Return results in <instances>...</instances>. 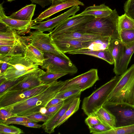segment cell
Listing matches in <instances>:
<instances>
[{"mask_svg": "<svg viewBox=\"0 0 134 134\" xmlns=\"http://www.w3.org/2000/svg\"><path fill=\"white\" fill-rule=\"evenodd\" d=\"M65 83L57 80L51 82L45 90L28 99L3 108L16 115L25 116L39 113L40 108L55 98Z\"/></svg>", "mask_w": 134, "mask_h": 134, "instance_id": "1", "label": "cell"}, {"mask_svg": "<svg viewBox=\"0 0 134 134\" xmlns=\"http://www.w3.org/2000/svg\"><path fill=\"white\" fill-rule=\"evenodd\" d=\"M119 17L115 9L109 16L95 18L76 31L121 40L118 26Z\"/></svg>", "mask_w": 134, "mask_h": 134, "instance_id": "2", "label": "cell"}, {"mask_svg": "<svg viewBox=\"0 0 134 134\" xmlns=\"http://www.w3.org/2000/svg\"><path fill=\"white\" fill-rule=\"evenodd\" d=\"M121 75L104 103H124L134 105V64Z\"/></svg>", "mask_w": 134, "mask_h": 134, "instance_id": "3", "label": "cell"}, {"mask_svg": "<svg viewBox=\"0 0 134 134\" xmlns=\"http://www.w3.org/2000/svg\"><path fill=\"white\" fill-rule=\"evenodd\" d=\"M121 75H116L83 99L82 109L87 116L103 106L108 97L120 79Z\"/></svg>", "mask_w": 134, "mask_h": 134, "instance_id": "4", "label": "cell"}, {"mask_svg": "<svg viewBox=\"0 0 134 134\" xmlns=\"http://www.w3.org/2000/svg\"><path fill=\"white\" fill-rule=\"evenodd\" d=\"M45 60L41 68L46 71L54 73H66L72 75L76 73L78 69L70 59L54 54L43 52Z\"/></svg>", "mask_w": 134, "mask_h": 134, "instance_id": "5", "label": "cell"}, {"mask_svg": "<svg viewBox=\"0 0 134 134\" xmlns=\"http://www.w3.org/2000/svg\"><path fill=\"white\" fill-rule=\"evenodd\" d=\"M103 106L115 116V128L134 124V105L118 103H105Z\"/></svg>", "mask_w": 134, "mask_h": 134, "instance_id": "6", "label": "cell"}, {"mask_svg": "<svg viewBox=\"0 0 134 134\" xmlns=\"http://www.w3.org/2000/svg\"><path fill=\"white\" fill-rule=\"evenodd\" d=\"M51 83H44L30 89L7 90L0 94V108L9 106L37 95L47 89Z\"/></svg>", "mask_w": 134, "mask_h": 134, "instance_id": "7", "label": "cell"}, {"mask_svg": "<svg viewBox=\"0 0 134 134\" xmlns=\"http://www.w3.org/2000/svg\"><path fill=\"white\" fill-rule=\"evenodd\" d=\"M29 35L26 36L27 43H32L42 52L51 53L68 59H70L64 53L60 51L52 41L50 34L37 31H30Z\"/></svg>", "mask_w": 134, "mask_h": 134, "instance_id": "8", "label": "cell"}, {"mask_svg": "<svg viewBox=\"0 0 134 134\" xmlns=\"http://www.w3.org/2000/svg\"><path fill=\"white\" fill-rule=\"evenodd\" d=\"M99 80L97 69H92L73 78L65 81L60 92L78 89L82 92L92 87Z\"/></svg>", "mask_w": 134, "mask_h": 134, "instance_id": "9", "label": "cell"}, {"mask_svg": "<svg viewBox=\"0 0 134 134\" xmlns=\"http://www.w3.org/2000/svg\"><path fill=\"white\" fill-rule=\"evenodd\" d=\"M80 9V7L78 5L73 6L66 12L53 18L43 21L32 22L30 29L43 32L47 31L50 33L53 28L70 16L75 15Z\"/></svg>", "mask_w": 134, "mask_h": 134, "instance_id": "10", "label": "cell"}, {"mask_svg": "<svg viewBox=\"0 0 134 134\" xmlns=\"http://www.w3.org/2000/svg\"><path fill=\"white\" fill-rule=\"evenodd\" d=\"M95 17L90 15L69 17L57 26L50 34V36L76 31Z\"/></svg>", "mask_w": 134, "mask_h": 134, "instance_id": "11", "label": "cell"}, {"mask_svg": "<svg viewBox=\"0 0 134 134\" xmlns=\"http://www.w3.org/2000/svg\"><path fill=\"white\" fill-rule=\"evenodd\" d=\"M45 72L39 68L25 74L23 75V78L21 80L7 90H19L30 89L44 84L40 77Z\"/></svg>", "mask_w": 134, "mask_h": 134, "instance_id": "12", "label": "cell"}, {"mask_svg": "<svg viewBox=\"0 0 134 134\" xmlns=\"http://www.w3.org/2000/svg\"><path fill=\"white\" fill-rule=\"evenodd\" d=\"M0 5V22L5 24L9 28L16 31L20 35L29 33L32 22L20 20L11 18L5 13L3 3Z\"/></svg>", "mask_w": 134, "mask_h": 134, "instance_id": "13", "label": "cell"}, {"mask_svg": "<svg viewBox=\"0 0 134 134\" xmlns=\"http://www.w3.org/2000/svg\"><path fill=\"white\" fill-rule=\"evenodd\" d=\"M80 96V95H78L73 96L64 100L63 105L55 113L49 117L47 120L42 125V127L46 132L50 134L54 132V127L56 124L70 107L74 99Z\"/></svg>", "mask_w": 134, "mask_h": 134, "instance_id": "14", "label": "cell"}, {"mask_svg": "<svg viewBox=\"0 0 134 134\" xmlns=\"http://www.w3.org/2000/svg\"><path fill=\"white\" fill-rule=\"evenodd\" d=\"M52 42L61 51L65 53L79 49H86L94 41H82L69 39L51 38Z\"/></svg>", "mask_w": 134, "mask_h": 134, "instance_id": "15", "label": "cell"}, {"mask_svg": "<svg viewBox=\"0 0 134 134\" xmlns=\"http://www.w3.org/2000/svg\"><path fill=\"white\" fill-rule=\"evenodd\" d=\"M76 5L83 6L84 4L79 0H67L54 6H50L32 21L33 23L41 21L60 11Z\"/></svg>", "mask_w": 134, "mask_h": 134, "instance_id": "16", "label": "cell"}, {"mask_svg": "<svg viewBox=\"0 0 134 134\" xmlns=\"http://www.w3.org/2000/svg\"><path fill=\"white\" fill-rule=\"evenodd\" d=\"M123 44V51L120 60L117 66L113 70L116 75H121L126 71L134 53V42L128 44Z\"/></svg>", "mask_w": 134, "mask_h": 134, "instance_id": "17", "label": "cell"}, {"mask_svg": "<svg viewBox=\"0 0 134 134\" xmlns=\"http://www.w3.org/2000/svg\"><path fill=\"white\" fill-rule=\"evenodd\" d=\"M8 56V68H12L19 71L37 70L39 68L38 65L26 61L23 54H16Z\"/></svg>", "mask_w": 134, "mask_h": 134, "instance_id": "18", "label": "cell"}, {"mask_svg": "<svg viewBox=\"0 0 134 134\" xmlns=\"http://www.w3.org/2000/svg\"><path fill=\"white\" fill-rule=\"evenodd\" d=\"M50 36L51 38L73 40L82 41H94L106 37L84 34L76 31L66 32Z\"/></svg>", "mask_w": 134, "mask_h": 134, "instance_id": "19", "label": "cell"}, {"mask_svg": "<svg viewBox=\"0 0 134 134\" xmlns=\"http://www.w3.org/2000/svg\"><path fill=\"white\" fill-rule=\"evenodd\" d=\"M113 10L104 4L99 5H95L89 6L80 13L72 16L73 17L84 15H90L96 18L106 17L111 13Z\"/></svg>", "mask_w": 134, "mask_h": 134, "instance_id": "20", "label": "cell"}, {"mask_svg": "<svg viewBox=\"0 0 134 134\" xmlns=\"http://www.w3.org/2000/svg\"><path fill=\"white\" fill-rule=\"evenodd\" d=\"M23 55L26 61L41 66L45 59L43 53L31 43L26 45Z\"/></svg>", "mask_w": 134, "mask_h": 134, "instance_id": "21", "label": "cell"}, {"mask_svg": "<svg viewBox=\"0 0 134 134\" xmlns=\"http://www.w3.org/2000/svg\"><path fill=\"white\" fill-rule=\"evenodd\" d=\"M71 54H82L92 56L105 60L111 65L114 64V60L110 52L107 48L103 50H91L82 49L67 53Z\"/></svg>", "mask_w": 134, "mask_h": 134, "instance_id": "22", "label": "cell"}, {"mask_svg": "<svg viewBox=\"0 0 134 134\" xmlns=\"http://www.w3.org/2000/svg\"><path fill=\"white\" fill-rule=\"evenodd\" d=\"M0 40L16 41L26 44L27 43L25 36H21L16 31L10 29L1 22H0Z\"/></svg>", "mask_w": 134, "mask_h": 134, "instance_id": "23", "label": "cell"}, {"mask_svg": "<svg viewBox=\"0 0 134 134\" xmlns=\"http://www.w3.org/2000/svg\"><path fill=\"white\" fill-rule=\"evenodd\" d=\"M36 5L31 4L27 5L20 10L12 14L9 17L16 20L31 21L34 15Z\"/></svg>", "mask_w": 134, "mask_h": 134, "instance_id": "24", "label": "cell"}, {"mask_svg": "<svg viewBox=\"0 0 134 134\" xmlns=\"http://www.w3.org/2000/svg\"><path fill=\"white\" fill-rule=\"evenodd\" d=\"M124 44L120 40L110 38L108 47L114 60V68L118 65L123 49Z\"/></svg>", "mask_w": 134, "mask_h": 134, "instance_id": "25", "label": "cell"}, {"mask_svg": "<svg viewBox=\"0 0 134 134\" xmlns=\"http://www.w3.org/2000/svg\"><path fill=\"white\" fill-rule=\"evenodd\" d=\"M93 114L103 123L111 127L115 128V118L109 111L102 106Z\"/></svg>", "mask_w": 134, "mask_h": 134, "instance_id": "26", "label": "cell"}, {"mask_svg": "<svg viewBox=\"0 0 134 134\" xmlns=\"http://www.w3.org/2000/svg\"><path fill=\"white\" fill-rule=\"evenodd\" d=\"M80 101V96L77 97L74 99L70 107L55 124V129L63 124L79 110Z\"/></svg>", "mask_w": 134, "mask_h": 134, "instance_id": "27", "label": "cell"}, {"mask_svg": "<svg viewBox=\"0 0 134 134\" xmlns=\"http://www.w3.org/2000/svg\"><path fill=\"white\" fill-rule=\"evenodd\" d=\"M26 46L22 44L13 46H0V55L10 56L16 54H23Z\"/></svg>", "mask_w": 134, "mask_h": 134, "instance_id": "28", "label": "cell"}, {"mask_svg": "<svg viewBox=\"0 0 134 134\" xmlns=\"http://www.w3.org/2000/svg\"><path fill=\"white\" fill-rule=\"evenodd\" d=\"M118 26L119 31L122 29H134V20L125 13L119 16Z\"/></svg>", "mask_w": 134, "mask_h": 134, "instance_id": "29", "label": "cell"}, {"mask_svg": "<svg viewBox=\"0 0 134 134\" xmlns=\"http://www.w3.org/2000/svg\"><path fill=\"white\" fill-rule=\"evenodd\" d=\"M134 134V124L112 129L101 134Z\"/></svg>", "mask_w": 134, "mask_h": 134, "instance_id": "30", "label": "cell"}, {"mask_svg": "<svg viewBox=\"0 0 134 134\" xmlns=\"http://www.w3.org/2000/svg\"><path fill=\"white\" fill-rule=\"evenodd\" d=\"M119 35L121 41L124 44L134 42V29L121 30L119 31Z\"/></svg>", "mask_w": 134, "mask_h": 134, "instance_id": "31", "label": "cell"}, {"mask_svg": "<svg viewBox=\"0 0 134 134\" xmlns=\"http://www.w3.org/2000/svg\"><path fill=\"white\" fill-rule=\"evenodd\" d=\"M66 75V73H54L46 71L41 76L40 78L44 83L48 84Z\"/></svg>", "mask_w": 134, "mask_h": 134, "instance_id": "32", "label": "cell"}, {"mask_svg": "<svg viewBox=\"0 0 134 134\" xmlns=\"http://www.w3.org/2000/svg\"><path fill=\"white\" fill-rule=\"evenodd\" d=\"M24 133L23 130L16 127L0 123V134H20Z\"/></svg>", "mask_w": 134, "mask_h": 134, "instance_id": "33", "label": "cell"}, {"mask_svg": "<svg viewBox=\"0 0 134 134\" xmlns=\"http://www.w3.org/2000/svg\"><path fill=\"white\" fill-rule=\"evenodd\" d=\"M26 121L35 122H39L38 121L30 119L26 117L15 115L8 118L2 123L6 125H9L10 124H15L18 122Z\"/></svg>", "mask_w": 134, "mask_h": 134, "instance_id": "34", "label": "cell"}, {"mask_svg": "<svg viewBox=\"0 0 134 134\" xmlns=\"http://www.w3.org/2000/svg\"><path fill=\"white\" fill-rule=\"evenodd\" d=\"M90 132L93 134H101L103 132L112 129L103 123L88 127Z\"/></svg>", "mask_w": 134, "mask_h": 134, "instance_id": "35", "label": "cell"}, {"mask_svg": "<svg viewBox=\"0 0 134 134\" xmlns=\"http://www.w3.org/2000/svg\"><path fill=\"white\" fill-rule=\"evenodd\" d=\"M23 75L14 79L6 80L2 83L0 84V94L18 83L23 79Z\"/></svg>", "mask_w": 134, "mask_h": 134, "instance_id": "36", "label": "cell"}, {"mask_svg": "<svg viewBox=\"0 0 134 134\" xmlns=\"http://www.w3.org/2000/svg\"><path fill=\"white\" fill-rule=\"evenodd\" d=\"M82 91L78 89H75L59 92L55 98L65 99L70 97L76 95H81Z\"/></svg>", "mask_w": 134, "mask_h": 134, "instance_id": "37", "label": "cell"}, {"mask_svg": "<svg viewBox=\"0 0 134 134\" xmlns=\"http://www.w3.org/2000/svg\"><path fill=\"white\" fill-rule=\"evenodd\" d=\"M124 8L125 13L134 20V0H127Z\"/></svg>", "mask_w": 134, "mask_h": 134, "instance_id": "38", "label": "cell"}, {"mask_svg": "<svg viewBox=\"0 0 134 134\" xmlns=\"http://www.w3.org/2000/svg\"><path fill=\"white\" fill-rule=\"evenodd\" d=\"M85 121L86 124L88 127L102 123L93 114L88 116Z\"/></svg>", "mask_w": 134, "mask_h": 134, "instance_id": "39", "label": "cell"}, {"mask_svg": "<svg viewBox=\"0 0 134 134\" xmlns=\"http://www.w3.org/2000/svg\"><path fill=\"white\" fill-rule=\"evenodd\" d=\"M31 119L36 120L39 122H45L49 118V116L46 114H42L39 112L26 116Z\"/></svg>", "mask_w": 134, "mask_h": 134, "instance_id": "40", "label": "cell"}, {"mask_svg": "<svg viewBox=\"0 0 134 134\" xmlns=\"http://www.w3.org/2000/svg\"><path fill=\"white\" fill-rule=\"evenodd\" d=\"M16 115L10 111L3 108H0V123L12 116Z\"/></svg>", "mask_w": 134, "mask_h": 134, "instance_id": "41", "label": "cell"}, {"mask_svg": "<svg viewBox=\"0 0 134 134\" xmlns=\"http://www.w3.org/2000/svg\"><path fill=\"white\" fill-rule=\"evenodd\" d=\"M64 101L56 105L46 108L47 112L46 115L50 117L58 110L63 104Z\"/></svg>", "mask_w": 134, "mask_h": 134, "instance_id": "42", "label": "cell"}, {"mask_svg": "<svg viewBox=\"0 0 134 134\" xmlns=\"http://www.w3.org/2000/svg\"><path fill=\"white\" fill-rule=\"evenodd\" d=\"M22 44L27 45L26 43L16 41L0 40V46H13Z\"/></svg>", "mask_w": 134, "mask_h": 134, "instance_id": "43", "label": "cell"}, {"mask_svg": "<svg viewBox=\"0 0 134 134\" xmlns=\"http://www.w3.org/2000/svg\"><path fill=\"white\" fill-rule=\"evenodd\" d=\"M15 124L22 125L27 127L34 128H40L42 127V125L38 124L34 122L26 121L16 123Z\"/></svg>", "mask_w": 134, "mask_h": 134, "instance_id": "44", "label": "cell"}, {"mask_svg": "<svg viewBox=\"0 0 134 134\" xmlns=\"http://www.w3.org/2000/svg\"><path fill=\"white\" fill-rule=\"evenodd\" d=\"M32 3L40 5L42 8L52 4V0H30Z\"/></svg>", "mask_w": 134, "mask_h": 134, "instance_id": "45", "label": "cell"}, {"mask_svg": "<svg viewBox=\"0 0 134 134\" xmlns=\"http://www.w3.org/2000/svg\"><path fill=\"white\" fill-rule=\"evenodd\" d=\"M65 100L60 98H54L50 101L47 104L45 107L47 108L56 105L63 102Z\"/></svg>", "mask_w": 134, "mask_h": 134, "instance_id": "46", "label": "cell"}, {"mask_svg": "<svg viewBox=\"0 0 134 134\" xmlns=\"http://www.w3.org/2000/svg\"><path fill=\"white\" fill-rule=\"evenodd\" d=\"M67 0H52V3L51 6H54L60 3L65 2Z\"/></svg>", "mask_w": 134, "mask_h": 134, "instance_id": "47", "label": "cell"}, {"mask_svg": "<svg viewBox=\"0 0 134 134\" xmlns=\"http://www.w3.org/2000/svg\"><path fill=\"white\" fill-rule=\"evenodd\" d=\"M47 112V109L45 107L41 108L39 111V112L42 114H45Z\"/></svg>", "mask_w": 134, "mask_h": 134, "instance_id": "48", "label": "cell"}, {"mask_svg": "<svg viewBox=\"0 0 134 134\" xmlns=\"http://www.w3.org/2000/svg\"><path fill=\"white\" fill-rule=\"evenodd\" d=\"M8 1L11 2L13 1H14L15 0H7Z\"/></svg>", "mask_w": 134, "mask_h": 134, "instance_id": "49", "label": "cell"}]
</instances>
